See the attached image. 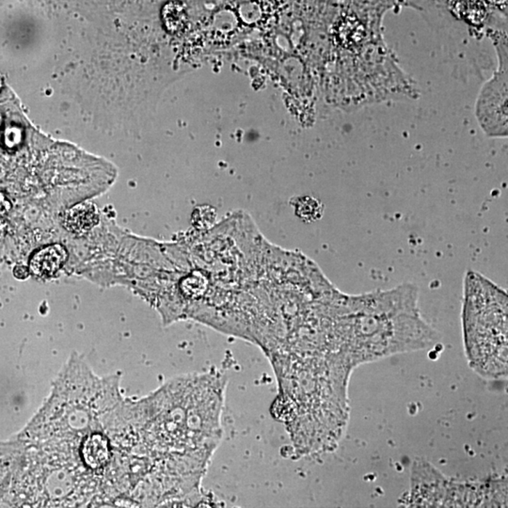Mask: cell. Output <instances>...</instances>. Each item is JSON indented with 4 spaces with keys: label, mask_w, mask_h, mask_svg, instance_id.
Segmentation results:
<instances>
[{
    "label": "cell",
    "mask_w": 508,
    "mask_h": 508,
    "mask_svg": "<svg viewBox=\"0 0 508 508\" xmlns=\"http://www.w3.org/2000/svg\"><path fill=\"white\" fill-rule=\"evenodd\" d=\"M216 219V209L210 205H200L199 207L195 208L191 216L192 224L199 229L208 228L213 225Z\"/></svg>",
    "instance_id": "cell-8"
},
{
    "label": "cell",
    "mask_w": 508,
    "mask_h": 508,
    "mask_svg": "<svg viewBox=\"0 0 508 508\" xmlns=\"http://www.w3.org/2000/svg\"><path fill=\"white\" fill-rule=\"evenodd\" d=\"M8 229H9V225H8L7 221L0 216V240L4 239L5 235H7Z\"/></svg>",
    "instance_id": "cell-11"
},
{
    "label": "cell",
    "mask_w": 508,
    "mask_h": 508,
    "mask_svg": "<svg viewBox=\"0 0 508 508\" xmlns=\"http://www.w3.org/2000/svg\"><path fill=\"white\" fill-rule=\"evenodd\" d=\"M163 21L170 31L177 32L186 28L188 13L181 2H168L162 10Z\"/></svg>",
    "instance_id": "cell-7"
},
{
    "label": "cell",
    "mask_w": 508,
    "mask_h": 508,
    "mask_svg": "<svg viewBox=\"0 0 508 508\" xmlns=\"http://www.w3.org/2000/svg\"><path fill=\"white\" fill-rule=\"evenodd\" d=\"M340 338L341 355L353 369L397 353L427 349L438 335L420 315L416 286L405 283L350 296L341 317Z\"/></svg>",
    "instance_id": "cell-1"
},
{
    "label": "cell",
    "mask_w": 508,
    "mask_h": 508,
    "mask_svg": "<svg viewBox=\"0 0 508 508\" xmlns=\"http://www.w3.org/2000/svg\"><path fill=\"white\" fill-rule=\"evenodd\" d=\"M29 272L31 271H29V269H28V267L22 266V264H19V266L15 267L13 273H15V278H17V279L25 280L29 277Z\"/></svg>",
    "instance_id": "cell-9"
},
{
    "label": "cell",
    "mask_w": 508,
    "mask_h": 508,
    "mask_svg": "<svg viewBox=\"0 0 508 508\" xmlns=\"http://www.w3.org/2000/svg\"><path fill=\"white\" fill-rule=\"evenodd\" d=\"M461 320L470 367L483 378L507 376V294L479 272L464 278Z\"/></svg>",
    "instance_id": "cell-2"
},
{
    "label": "cell",
    "mask_w": 508,
    "mask_h": 508,
    "mask_svg": "<svg viewBox=\"0 0 508 508\" xmlns=\"http://www.w3.org/2000/svg\"><path fill=\"white\" fill-rule=\"evenodd\" d=\"M454 7L459 16L473 25H480L486 19V7L484 0H457Z\"/></svg>",
    "instance_id": "cell-6"
},
{
    "label": "cell",
    "mask_w": 508,
    "mask_h": 508,
    "mask_svg": "<svg viewBox=\"0 0 508 508\" xmlns=\"http://www.w3.org/2000/svg\"><path fill=\"white\" fill-rule=\"evenodd\" d=\"M97 223V213L95 207L90 203H81L71 208L64 216L66 229L77 235L89 232Z\"/></svg>",
    "instance_id": "cell-4"
},
{
    "label": "cell",
    "mask_w": 508,
    "mask_h": 508,
    "mask_svg": "<svg viewBox=\"0 0 508 508\" xmlns=\"http://www.w3.org/2000/svg\"><path fill=\"white\" fill-rule=\"evenodd\" d=\"M67 257L68 253L63 246H47L33 254L29 261V271L36 277L53 276L65 264Z\"/></svg>",
    "instance_id": "cell-3"
},
{
    "label": "cell",
    "mask_w": 508,
    "mask_h": 508,
    "mask_svg": "<svg viewBox=\"0 0 508 508\" xmlns=\"http://www.w3.org/2000/svg\"><path fill=\"white\" fill-rule=\"evenodd\" d=\"M294 212L305 223H312L319 221L324 215V205L317 198L303 195L291 200Z\"/></svg>",
    "instance_id": "cell-5"
},
{
    "label": "cell",
    "mask_w": 508,
    "mask_h": 508,
    "mask_svg": "<svg viewBox=\"0 0 508 508\" xmlns=\"http://www.w3.org/2000/svg\"><path fill=\"white\" fill-rule=\"evenodd\" d=\"M10 207H12V205H10V200L3 194L0 193V216L9 212Z\"/></svg>",
    "instance_id": "cell-10"
},
{
    "label": "cell",
    "mask_w": 508,
    "mask_h": 508,
    "mask_svg": "<svg viewBox=\"0 0 508 508\" xmlns=\"http://www.w3.org/2000/svg\"><path fill=\"white\" fill-rule=\"evenodd\" d=\"M488 1L491 2V4L499 5L504 4L505 2H507V0H488Z\"/></svg>",
    "instance_id": "cell-12"
}]
</instances>
